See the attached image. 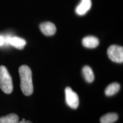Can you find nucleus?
Masks as SVG:
<instances>
[{
    "instance_id": "423d86ee",
    "label": "nucleus",
    "mask_w": 123,
    "mask_h": 123,
    "mask_svg": "<svg viewBox=\"0 0 123 123\" xmlns=\"http://www.w3.org/2000/svg\"><path fill=\"white\" fill-rule=\"evenodd\" d=\"M40 29L42 33L46 36H51L55 34L56 32V27L55 25L50 22L42 23L40 25Z\"/></svg>"
},
{
    "instance_id": "7ed1b4c3",
    "label": "nucleus",
    "mask_w": 123,
    "mask_h": 123,
    "mask_svg": "<svg viewBox=\"0 0 123 123\" xmlns=\"http://www.w3.org/2000/svg\"><path fill=\"white\" fill-rule=\"evenodd\" d=\"M107 54L112 61L116 63L123 62V48L121 46H111L108 49Z\"/></svg>"
},
{
    "instance_id": "ddd939ff",
    "label": "nucleus",
    "mask_w": 123,
    "mask_h": 123,
    "mask_svg": "<svg viewBox=\"0 0 123 123\" xmlns=\"http://www.w3.org/2000/svg\"><path fill=\"white\" fill-rule=\"evenodd\" d=\"M5 43V37L0 35V46H2Z\"/></svg>"
},
{
    "instance_id": "1a4fd4ad",
    "label": "nucleus",
    "mask_w": 123,
    "mask_h": 123,
    "mask_svg": "<svg viewBox=\"0 0 123 123\" xmlns=\"http://www.w3.org/2000/svg\"><path fill=\"white\" fill-rule=\"evenodd\" d=\"M82 73L86 81L88 83H92L94 80V74L90 67L88 66H84L83 68Z\"/></svg>"
},
{
    "instance_id": "f257e3e1",
    "label": "nucleus",
    "mask_w": 123,
    "mask_h": 123,
    "mask_svg": "<svg viewBox=\"0 0 123 123\" xmlns=\"http://www.w3.org/2000/svg\"><path fill=\"white\" fill-rule=\"evenodd\" d=\"M21 79V89L26 96H30L33 92V84L32 80V72L30 67L22 65L19 68Z\"/></svg>"
},
{
    "instance_id": "39448f33",
    "label": "nucleus",
    "mask_w": 123,
    "mask_h": 123,
    "mask_svg": "<svg viewBox=\"0 0 123 123\" xmlns=\"http://www.w3.org/2000/svg\"><path fill=\"white\" fill-rule=\"evenodd\" d=\"M91 5V0H81V2L76 7L75 12L77 14L83 15L89 11Z\"/></svg>"
},
{
    "instance_id": "4468645a",
    "label": "nucleus",
    "mask_w": 123,
    "mask_h": 123,
    "mask_svg": "<svg viewBox=\"0 0 123 123\" xmlns=\"http://www.w3.org/2000/svg\"><path fill=\"white\" fill-rule=\"evenodd\" d=\"M18 123H32L31 121H26L25 119H22V121H21L20 122H19Z\"/></svg>"
},
{
    "instance_id": "9d476101",
    "label": "nucleus",
    "mask_w": 123,
    "mask_h": 123,
    "mask_svg": "<svg viewBox=\"0 0 123 123\" xmlns=\"http://www.w3.org/2000/svg\"><path fill=\"white\" fill-rule=\"evenodd\" d=\"M120 88V86L118 83H113L110 84L105 89V93L108 96H113L117 93Z\"/></svg>"
},
{
    "instance_id": "9b49d317",
    "label": "nucleus",
    "mask_w": 123,
    "mask_h": 123,
    "mask_svg": "<svg viewBox=\"0 0 123 123\" xmlns=\"http://www.w3.org/2000/svg\"><path fill=\"white\" fill-rule=\"evenodd\" d=\"M19 117L14 113L9 114L0 118V123H18Z\"/></svg>"
},
{
    "instance_id": "f8f14e48",
    "label": "nucleus",
    "mask_w": 123,
    "mask_h": 123,
    "mask_svg": "<svg viewBox=\"0 0 123 123\" xmlns=\"http://www.w3.org/2000/svg\"><path fill=\"white\" fill-rule=\"evenodd\" d=\"M118 119V115L115 113H110L104 115L100 118L101 123H113Z\"/></svg>"
},
{
    "instance_id": "0eeeda50",
    "label": "nucleus",
    "mask_w": 123,
    "mask_h": 123,
    "mask_svg": "<svg viewBox=\"0 0 123 123\" xmlns=\"http://www.w3.org/2000/svg\"><path fill=\"white\" fill-rule=\"evenodd\" d=\"M26 44V42L23 38L18 37H10L9 39V44H10L15 48L22 50Z\"/></svg>"
},
{
    "instance_id": "f03ea898",
    "label": "nucleus",
    "mask_w": 123,
    "mask_h": 123,
    "mask_svg": "<svg viewBox=\"0 0 123 123\" xmlns=\"http://www.w3.org/2000/svg\"><path fill=\"white\" fill-rule=\"evenodd\" d=\"M0 88L5 93H11L13 86L12 77L7 68L4 66H0Z\"/></svg>"
},
{
    "instance_id": "6e6552de",
    "label": "nucleus",
    "mask_w": 123,
    "mask_h": 123,
    "mask_svg": "<svg viewBox=\"0 0 123 123\" xmlns=\"http://www.w3.org/2000/svg\"><path fill=\"white\" fill-rule=\"evenodd\" d=\"M82 44L87 48L93 49L99 45V41L95 37L87 36L83 39Z\"/></svg>"
},
{
    "instance_id": "20e7f679",
    "label": "nucleus",
    "mask_w": 123,
    "mask_h": 123,
    "mask_svg": "<svg viewBox=\"0 0 123 123\" xmlns=\"http://www.w3.org/2000/svg\"><path fill=\"white\" fill-rule=\"evenodd\" d=\"M66 101L69 107L73 109H76L79 106V100L78 95L73 91L70 87H66L65 89Z\"/></svg>"
}]
</instances>
